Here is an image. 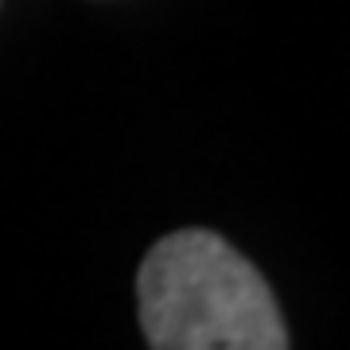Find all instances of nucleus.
Segmentation results:
<instances>
[{
    "label": "nucleus",
    "instance_id": "f257e3e1",
    "mask_svg": "<svg viewBox=\"0 0 350 350\" xmlns=\"http://www.w3.org/2000/svg\"><path fill=\"white\" fill-rule=\"evenodd\" d=\"M140 331L156 350H284L288 327L265 276L211 230H179L137 273Z\"/></svg>",
    "mask_w": 350,
    "mask_h": 350
}]
</instances>
